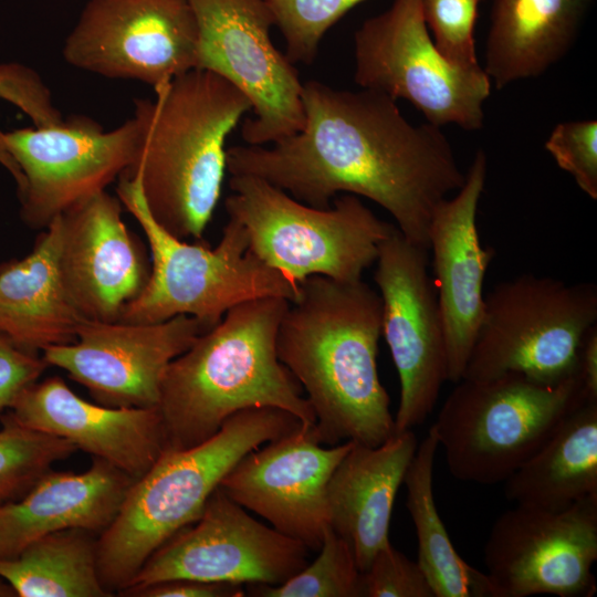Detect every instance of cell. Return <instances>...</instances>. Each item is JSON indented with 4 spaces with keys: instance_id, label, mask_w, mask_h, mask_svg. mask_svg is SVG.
Returning <instances> with one entry per match:
<instances>
[{
    "instance_id": "cell-1",
    "label": "cell",
    "mask_w": 597,
    "mask_h": 597,
    "mask_svg": "<svg viewBox=\"0 0 597 597\" xmlns=\"http://www.w3.org/2000/svg\"><path fill=\"white\" fill-rule=\"evenodd\" d=\"M304 125L270 144L227 149L231 176H253L315 208L339 193L385 209L410 242L429 250L436 208L465 181L439 126L413 125L396 101L370 90L303 83Z\"/></svg>"
},
{
    "instance_id": "cell-2",
    "label": "cell",
    "mask_w": 597,
    "mask_h": 597,
    "mask_svg": "<svg viewBox=\"0 0 597 597\" xmlns=\"http://www.w3.org/2000/svg\"><path fill=\"white\" fill-rule=\"evenodd\" d=\"M383 306L363 280L313 275L280 323L276 352L307 394L311 428L323 444L376 447L395 432L390 399L377 370Z\"/></svg>"
},
{
    "instance_id": "cell-3",
    "label": "cell",
    "mask_w": 597,
    "mask_h": 597,
    "mask_svg": "<svg viewBox=\"0 0 597 597\" xmlns=\"http://www.w3.org/2000/svg\"><path fill=\"white\" fill-rule=\"evenodd\" d=\"M135 101L138 143L130 167L155 221L174 237L200 240L220 199L226 140L251 111L218 74L193 69ZM119 176V177H121Z\"/></svg>"
},
{
    "instance_id": "cell-4",
    "label": "cell",
    "mask_w": 597,
    "mask_h": 597,
    "mask_svg": "<svg viewBox=\"0 0 597 597\" xmlns=\"http://www.w3.org/2000/svg\"><path fill=\"white\" fill-rule=\"evenodd\" d=\"M290 301L264 296L231 307L175 358L164 377L158 410L165 449H187L217 433L234 413L271 407L313 427L315 416L298 381L276 352Z\"/></svg>"
},
{
    "instance_id": "cell-5",
    "label": "cell",
    "mask_w": 597,
    "mask_h": 597,
    "mask_svg": "<svg viewBox=\"0 0 597 597\" xmlns=\"http://www.w3.org/2000/svg\"><path fill=\"white\" fill-rule=\"evenodd\" d=\"M300 425L284 410L250 408L231 416L201 443L165 449L133 482L115 519L97 540L103 586L109 593L124 589L157 548L199 519L239 460Z\"/></svg>"
},
{
    "instance_id": "cell-6",
    "label": "cell",
    "mask_w": 597,
    "mask_h": 597,
    "mask_svg": "<svg viewBox=\"0 0 597 597\" xmlns=\"http://www.w3.org/2000/svg\"><path fill=\"white\" fill-rule=\"evenodd\" d=\"M116 192L140 224L151 255L146 285L125 306L119 322L158 323L189 315L206 332L240 303L264 296L290 302L297 297L298 284L250 251L237 221L228 219L219 243L210 249L180 240L159 226L148 211L137 177L121 176Z\"/></svg>"
},
{
    "instance_id": "cell-7",
    "label": "cell",
    "mask_w": 597,
    "mask_h": 597,
    "mask_svg": "<svg viewBox=\"0 0 597 597\" xmlns=\"http://www.w3.org/2000/svg\"><path fill=\"white\" fill-rule=\"evenodd\" d=\"M229 184L226 212L243 228L250 251L296 284L313 275L362 280L396 227L354 195L315 208L253 176H231Z\"/></svg>"
},
{
    "instance_id": "cell-8",
    "label": "cell",
    "mask_w": 597,
    "mask_h": 597,
    "mask_svg": "<svg viewBox=\"0 0 597 597\" xmlns=\"http://www.w3.org/2000/svg\"><path fill=\"white\" fill-rule=\"evenodd\" d=\"M585 401L577 376L555 386L514 373L462 378L431 427L457 480L491 485L504 482Z\"/></svg>"
},
{
    "instance_id": "cell-9",
    "label": "cell",
    "mask_w": 597,
    "mask_h": 597,
    "mask_svg": "<svg viewBox=\"0 0 597 597\" xmlns=\"http://www.w3.org/2000/svg\"><path fill=\"white\" fill-rule=\"evenodd\" d=\"M597 321V286L521 274L484 296L462 378L520 374L547 386L576 377L582 342Z\"/></svg>"
},
{
    "instance_id": "cell-10",
    "label": "cell",
    "mask_w": 597,
    "mask_h": 597,
    "mask_svg": "<svg viewBox=\"0 0 597 597\" xmlns=\"http://www.w3.org/2000/svg\"><path fill=\"white\" fill-rule=\"evenodd\" d=\"M354 80L362 88L406 100L436 126L478 130L491 81L483 70L459 66L437 49L422 0H394L354 34Z\"/></svg>"
},
{
    "instance_id": "cell-11",
    "label": "cell",
    "mask_w": 597,
    "mask_h": 597,
    "mask_svg": "<svg viewBox=\"0 0 597 597\" xmlns=\"http://www.w3.org/2000/svg\"><path fill=\"white\" fill-rule=\"evenodd\" d=\"M198 25L197 69L218 74L247 96L253 116L241 127L247 145L264 146L304 125L303 83L272 42L263 0H188Z\"/></svg>"
},
{
    "instance_id": "cell-12",
    "label": "cell",
    "mask_w": 597,
    "mask_h": 597,
    "mask_svg": "<svg viewBox=\"0 0 597 597\" xmlns=\"http://www.w3.org/2000/svg\"><path fill=\"white\" fill-rule=\"evenodd\" d=\"M308 551L218 488L199 519L157 548L121 593L177 578L279 585L307 564Z\"/></svg>"
},
{
    "instance_id": "cell-13",
    "label": "cell",
    "mask_w": 597,
    "mask_h": 597,
    "mask_svg": "<svg viewBox=\"0 0 597 597\" xmlns=\"http://www.w3.org/2000/svg\"><path fill=\"white\" fill-rule=\"evenodd\" d=\"M198 41L188 0H90L62 53L76 69L156 90L197 69Z\"/></svg>"
},
{
    "instance_id": "cell-14",
    "label": "cell",
    "mask_w": 597,
    "mask_h": 597,
    "mask_svg": "<svg viewBox=\"0 0 597 597\" xmlns=\"http://www.w3.org/2000/svg\"><path fill=\"white\" fill-rule=\"evenodd\" d=\"M427 249L404 237L397 227L378 248L375 283L381 298V335L400 381L395 432L421 425L448 380L443 322Z\"/></svg>"
},
{
    "instance_id": "cell-15",
    "label": "cell",
    "mask_w": 597,
    "mask_h": 597,
    "mask_svg": "<svg viewBox=\"0 0 597 597\" xmlns=\"http://www.w3.org/2000/svg\"><path fill=\"white\" fill-rule=\"evenodd\" d=\"M23 185L18 189L21 217L32 228H46L77 202L105 191L133 164L138 143L134 116L111 130L85 116L51 126L3 132Z\"/></svg>"
},
{
    "instance_id": "cell-16",
    "label": "cell",
    "mask_w": 597,
    "mask_h": 597,
    "mask_svg": "<svg viewBox=\"0 0 597 597\" xmlns=\"http://www.w3.org/2000/svg\"><path fill=\"white\" fill-rule=\"evenodd\" d=\"M483 552L494 597H590L597 498L561 511L516 504L494 521Z\"/></svg>"
},
{
    "instance_id": "cell-17",
    "label": "cell",
    "mask_w": 597,
    "mask_h": 597,
    "mask_svg": "<svg viewBox=\"0 0 597 597\" xmlns=\"http://www.w3.org/2000/svg\"><path fill=\"white\" fill-rule=\"evenodd\" d=\"M203 332L189 315L158 323L84 320L74 342L46 347L42 357L101 405L158 408L170 363Z\"/></svg>"
},
{
    "instance_id": "cell-18",
    "label": "cell",
    "mask_w": 597,
    "mask_h": 597,
    "mask_svg": "<svg viewBox=\"0 0 597 597\" xmlns=\"http://www.w3.org/2000/svg\"><path fill=\"white\" fill-rule=\"evenodd\" d=\"M311 428L300 425L249 452L219 488L280 533L317 552L329 527L327 484L354 441L325 448Z\"/></svg>"
},
{
    "instance_id": "cell-19",
    "label": "cell",
    "mask_w": 597,
    "mask_h": 597,
    "mask_svg": "<svg viewBox=\"0 0 597 597\" xmlns=\"http://www.w3.org/2000/svg\"><path fill=\"white\" fill-rule=\"evenodd\" d=\"M488 159L478 150L465 181L436 208L428 230L429 250L443 322L448 380L462 379L483 310V281L494 251L484 248L476 226L478 206L484 190Z\"/></svg>"
},
{
    "instance_id": "cell-20",
    "label": "cell",
    "mask_w": 597,
    "mask_h": 597,
    "mask_svg": "<svg viewBox=\"0 0 597 597\" xmlns=\"http://www.w3.org/2000/svg\"><path fill=\"white\" fill-rule=\"evenodd\" d=\"M60 271L84 318L117 322L150 270L122 218L118 198L93 195L60 214Z\"/></svg>"
},
{
    "instance_id": "cell-21",
    "label": "cell",
    "mask_w": 597,
    "mask_h": 597,
    "mask_svg": "<svg viewBox=\"0 0 597 597\" xmlns=\"http://www.w3.org/2000/svg\"><path fill=\"white\" fill-rule=\"evenodd\" d=\"M8 416L24 427L63 438L137 480L165 450L157 407H108L90 402L57 376L35 381Z\"/></svg>"
},
{
    "instance_id": "cell-22",
    "label": "cell",
    "mask_w": 597,
    "mask_h": 597,
    "mask_svg": "<svg viewBox=\"0 0 597 597\" xmlns=\"http://www.w3.org/2000/svg\"><path fill=\"white\" fill-rule=\"evenodd\" d=\"M417 447L412 429L376 447L353 442L329 478V526L349 544L360 572L390 543L394 503Z\"/></svg>"
},
{
    "instance_id": "cell-23",
    "label": "cell",
    "mask_w": 597,
    "mask_h": 597,
    "mask_svg": "<svg viewBox=\"0 0 597 597\" xmlns=\"http://www.w3.org/2000/svg\"><path fill=\"white\" fill-rule=\"evenodd\" d=\"M134 481L100 458L81 473L48 471L22 496L0 503V558L55 532H103Z\"/></svg>"
},
{
    "instance_id": "cell-24",
    "label": "cell",
    "mask_w": 597,
    "mask_h": 597,
    "mask_svg": "<svg viewBox=\"0 0 597 597\" xmlns=\"http://www.w3.org/2000/svg\"><path fill=\"white\" fill-rule=\"evenodd\" d=\"M61 235L59 214L27 256L0 265V335L29 352L74 342L86 320L61 276Z\"/></svg>"
},
{
    "instance_id": "cell-25",
    "label": "cell",
    "mask_w": 597,
    "mask_h": 597,
    "mask_svg": "<svg viewBox=\"0 0 597 597\" xmlns=\"http://www.w3.org/2000/svg\"><path fill=\"white\" fill-rule=\"evenodd\" d=\"M593 0H493L484 66L498 90L537 77L575 42Z\"/></svg>"
},
{
    "instance_id": "cell-26",
    "label": "cell",
    "mask_w": 597,
    "mask_h": 597,
    "mask_svg": "<svg viewBox=\"0 0 597 597\" xmlns=\"http://www.w3.org/2000/svg\"><path fill=\"white\" fill-rule=\"evenodd\" d=\"M517 505L561 511L597 498V401H585L504 482Z\"/></svg>"
},
{
    "instance_id": "cell-27",
    "label": "cell",
    "mask_w": 597,
    "mask_h": 597,
    "mask_svg": "<svg viewBox=\"0 0 597 597\" xmlns=\"http://www.w3.org/2000/svg\"><path fill=\"white\" fill-rule=\"evenodd\" d=\"M439 448L430 427L418 443L405 474L406 506L418 541L417 562L434 597H494L485 573L468 564L454 548L438 512L433 495V465Z\"/></svg>"
},
{
    "instance_id": "cell-28",
    "label": "cell",
    "mask_w": 597,
    "mask_h": 597,
    "mask_svg": "<svg viewBox=\"0 0 597 597\" xmlns=\"http://www.w3.org/2000/svg\"><path fill=\"white\" fill-rule=\"evenodd\" d=\"M0 578L18 597H105L97 567V541L70 528L45 535L18 555L0 558Z\"/></svg>"
},
{
    "instance_id": "cell-29",
    "label": "cell",
    "mask_w": 597,
    "mask_h": 597,
    "mask_svg": "<svg viewBox=\"0 0 597 597\" xmlns=\"http://www.w3.org/2000/svg\"><path fill=\"white\" fill-rule=\"evenodd\" d=\"M0 429V502L22 496L57 461L77 451L70 441L19 425L8 415Z\"/></svg>"
},
{
    "instance_id": "cell-30",
    "label": "cell",
    "mask_w": 597,
    "mask_h": 597,
    "mask_svg": "<svg viewBox=\"0 0 597 597\" xmlns=\"http://www.w3.org/2000/svg\"><path fill=\"white\" fill-rule=\"evenodd\" d=\"M317 557L279 585H245L254 597H359L360 570L349 544L331 526Z\"/></svg>"
},
{
    "instance_id": "cell-31",
    "label": "cell",
    "mask_w": 597,
    "mask_h": 597,
    "mask_svg": "<svg viewBox=\"0 0 597 597\" xmlns=\"http://www.w3.org/2000/svg\"><path fill=\"white\" fill-rule=\"evenodd\" d=\"M282 33L285 55L294 64H311L325 33L365 0H263Z\"/></svg>"
},
{
    "instance_id": "cell-32",
    "label": "cell",
    "mask_w": 597,
    "mask_h": 597,
    "mask_svg": "<svg viewBox=\"0 0 597 597\" xmlns=\"http://www.w3.org/2000/svg\"><path fill=\"white\" fill-rule=\"evenodd\" d=\"M480 0H422V14L442 55L465 69L482 67L474 44Z\"/></svg>"
},
{
    "instance_id": "cell-33",
    "label": "cell",
    "mask_w": 597,
    "mask_h": 597,
    "mask_svg": "<svg viewBox=\"0 0 597 597\" xmlns=\"http://www.w3.org/2000/svg\"><path fill=\"white\" fill-rule=\"evenodd\" d=\"M545 148L559 168L593 200L597 199V121H568L557 124Z\"/></svg>"
},
{
    "instance_id": "cell-34",
    "label": "cell",
    "mask_w": 597,
    "mask_h": 597,
    "mask_svg": "<svg viewBox=\"0 0 597 597\" xmlns=\"http://www.w3.org/2000/svg\"><path fill=\"white\" fill-rule=\"evenodd\" d=\"M359 597H434L417 561L390 543L376 553L360 572Z\"/></svg>"
},
{
    "instance_id": "cell-35",
    "label": "cell",
    "mask_w": 597,
    "mask_h": 597,
    "mask_svg": "<svg viewBox=\"0 0 597 597\" xmlns=\"http://www.w3.org/2000/svg\"><path fill=\"white\" fill-rule=\"evenodd\" d=\"M0 100L21 109L34 126H51L63 119L42 77L20 63H0Z\"/></svg>"
},
{
    "instance_id": "cell-36",
    "label": "cell",
    "mask_w": 597,
    "mask_h": 597,
    "mask_svg": "<svg viewBox=\"0 0 597 597\" xmlns=\"http://www.w3.org/2000/svg\"><path fill=\"white\" fill-rule=\"evenodd\" d=\"M48 366L36 353L23 349L0 335V413L11 408Z\"/></svg>"
},
{
    "instance_id": "cell-37",
    "label": "cell",
    "mask_w": 597,
    "mask_h": 597,
    "mask_svg": "<svg viewBox=\"0 0 597 597\" xmlns=\"http://www.w3.org/2000/svg\"><path fill=\"white\" fill-rule=\"evenodd\" d=\"M124 595L138 597H242L247 593L242 585L177 578L130 590Z\"/></svg>"
},
{
    "instance_id": "cell-38",
    "label": "cell",
    "mask_w": 597,
    "mask_h": 597,
    "mask_svg": "<svg viewBox=\"0 0 597 597\" xmlns=\"http://www.w3.org/2000/svg\"><path fill=\"white\" fill-rule=\"evenodd\" d=\"M576 376L588 401H597V325L586 333L578 353Z\"/></svg>"
},
{
    "instance_id": "cell-39",
    "label": "cell",
    "mask_w": 597,
    "mask_h": 597,
    "mask_svg": "<svg viewBox=\"0 0 597 597\" xmlns=\"http://www.w3.org/2000/svg\"><path fill=\"white\" fill-rule=\"evenodd\" d=\"M3 132L0 129V165L4 167L9 174L13 177L18 189H20L23 185V176L15 164L14 159L10 156L8 150L4 147L3 140H2Z\"/></svg>"
},
{
    "instance_id": "cell-40",
    "label": "cell",
    "mask_w": 597,
    "mask_h": 597,
    "mask_svg": "<svg viewBox=\"0 0 597 597\" xmlns=\"http://www.w3.org/2000/svg\"><path fill=\"white\" fill-rule=\"evenodd\" d=\"M15 596V593L11 588V586L4 582L2 578H0V597H12Z\"/></svg>"
},
{
    "instance_id": "cell-41",
    "label": "cell",
    "mask_w": 597,
    "mask_h": 597,
    "mask_svg": "<svg viewBox=\"0 0 597 597\" xmlns=\"http://www.w3.org/2000/svg\"><path fill=\"white\" fill-rule=\"evenodd\" d=\"M1 503V502H0Z\"/></svg>"
}]
</instances>
